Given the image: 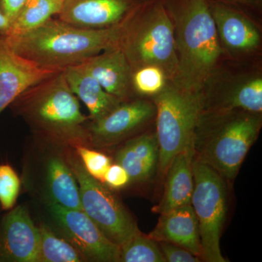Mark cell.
<instances>
[{
    "instance_id": "cell-1",
    "label": "cell",
    "mask_w": 262,
    "mask_h": 262,
    "mask_svg": "<svg viewBox=\"0 0 262 262\" xmlns=\"http://www.w3.org/2000/svg\"><path fill=\"white\" fill-rule=\"evenodd\" d=\"M63 71L24 91L10 105V110L23 119L33 135L73 149L91 148L89 117L81 112L80 101Z\"/></svg>"
},
{
    "instance_id": "cell-2",
    "label": "cell",
    "mask_w": 262,
    "mask_h": 262,
    "mask_svg": "<svg viewBox=\"0 0 262 262\" xmlns=\"http://www.w3.org/2000/svg\"><path fill=\"white\" fill-rule=\"evenodd\" d=\"M173 31L178 72L173 83L198 94L224 58L207 0H160Z\"/></svg>"
},
{
    "instance_id": "cell-3",
    "label": "cell",
    "mask_w": 262,
    "mask_h": 262,
    "mask_svg": "<svg viewBox=\"0 0 262 262\" xmlns=\"http://www.w3.org/2000/svg\"><path fill=\"white\" fill-rule=\"evenodd\" d=\"M119 28H80L53 18L31 32L3 39L15 53L38 67L62 71L117 47Z\"/></svg>"
},
{
    "instance_id": "cell-4",
    "label": "cell",
    "mask_w": 262,
    "mask_h": 262,
    "mask_svg": "<svg viewBox=\"0 0 262 262\" xmlns=\"http://www.w3.org/2000/svg\"><path fill=\"white\" fill-rule=\"evenodd\" d=\"M262 114L239 110H201L193 139L194 160L233 182L259 136Z\"/></svg>"
},
{
    "instance_id": "cell-5",
    "label": "cell",
    "mask_w": 262,
    "mask_h": 262,
    "mask_svg": "<svg viewBox=\"0 0 262 262\" xmlns=\"http://www.w3.org/2000/svg\"><path fill=\"white\" fill-rule=\"evenodd\" d=\"M117 48L130 63L131 70L158 66L173 82L178 60L173 27L160 0H146L120 26Z\"/></svg>"
},
{
    "instance_id": "cell-6",
    "label": "cell",
    "mask_w": 262,
    "mask_h": 262,
    "mask_svg": "<svg viewBox=\"0 0 262 262\" xmlns=\"http://www.w3.org/2000/svg\"><path fill=\"white\" fill-rule=\"evenodd\" d=\"M24 162L23 184L43 204L82 210L80 190L69 161L71 147L33 135Z\"/></svg>"
},
{
    "instance_id": "cell-7",
    "label": "cell",
    "mask_w": 262,
    "mask_h": 262,
    "mask_svg": "<svg viewBox=\"0 0 262 262\" xmlns=\"http://www.w3.org/2000/svg\"><path fill=\"white\" fill-rule=\"evenodd\" d=\"M151 100L156 106L155 130L160 151L157 176L163 182L172 160L194 139L202 103L199 93L184 91L173 82Z\"/></svg>"
},
{
    "instance_id": "cell-8",
    "label": "cell",
    "mask_w": 262,
    "mask_h": 262,
    "mask_svg": "<svg viewBox=\"0 0 262 262\" xmlns=\"http://www.w3.org/2000/svg\"><path fill=\"white\" fill-rule=\"evenodd\" d=\"M199 94L202 110L262 114V60L237 61L224 57L205 80Z\"/></svg>"
},
{
    "instance_id": "cell-9",
    "label": "cell",
    "mask_w": 262,
    "mask_h": 262,
    "mask_svg": "<svg viewBox=\"0 0 262 262\" xmlns=\"http://www.w3.org/2000/svg\"><path fill=\"white\" fill-rule=\"evenodd\" d=\"M194 187L191 205L198 220L201 261L227 262L220 238L228 211V183L206 164L193 161Z\"/></svg>"
},
{
    "instance_id": "cell-10",
    "label": "cell",
    "mask_w": 262,
    "mask_h": 262,
    "mask_svg": "<svg viewBox=\"0 0 262 262\" xmlns=\"http://www.w3.org/2000/svg\"><path fill=\"white\" fill-rule=\"evenodd\" d=\"M69 161L78 184L82 211L110 241L121 248L140 232L135 219L114 189L86 171L73 148Z\"/></svg>"
},
{
    "instance_id": "cell-11",
    "label": "cell",
    "mask_w": 262,
    "mask_h": 262,
    "mask_svg": "<svg viewBox=\"0 0 262 262\" xmlns=\"http://www.w3.org/2000/svg\"><path fill=\"white\" fill-rule=\"evenodd\" d=\"M207 2L224 56L237 61L262 60L261 20L233 5Z\"/></svg>"
},
{
    "instance_id": "cell-12",
    "label": "cell",
    "mask_w": 262,
    "mask_h": 262,
    "mask_svg": "<svg viewBox=\"0 0 262 262\" xmlns=\"http://www.w3.org/2000/svg\"><path fill=\"white\" fill-rule=\"evenodd\" d=\"M156 106L150 98L122 101L106 116L87 122L91 148L110 149L155 127Z\"/></svg>"
},
{
    "instance_id": "cell-13",
    "label": "cell",
    "mask_w": 262,
    "mask_h": 262,
    "mask_svg": "<svg viewBox=\"0 0 262 262\" xmlns=\"http://www.w3.org/2000/svg\"><path fill=\"white\" fill-rule=\"evenodd\" d=\"M57 233L80 253L85 261L120 262V248L110 241L81 210L45 205Z\"/></svg>"
},
{
    "instance_id": "cell-14",
    "label": "cell",
    "mask_w": 262,
    "mask_h": 262,
    "mask_svg": "<svg viewBox=\"0 0 262 262\" xmlns=\"http://www.w3.org/2000/svg\"><path fill=\"white\" fill-rule=\"evenodd\" d=\"M146 0H63L57 18L89 29L115 28Z\"/></svg>"
},
{
    "instance_id": "cell-15",
    "label": "cell",
    "mask_w": 262,
    "mask_h": 262,
    "mask_svg": "<svg viewBox=\"0 0 262 262\" xmlns=\"http://www.w3.org/2000/svg\"><path fill=\"white\" fill-rule=\"evenodd\" d=\"M39 232L28 208L19 206L0 221V262H39Z\"/></svg>"
},
{
    "instance_id": "cell-16",
    "label": "cell",
    "mask_w": 262,
    "mask_h": 262,
    "mask_svg": "<svg viewBox=\"0 0 262 262\" xmlns=\"http://www.w3.org/2000/svg\"><path fill=\"white\" fill-rule=\"evenodd\" d=\"M60 72L38 67L15 53L0 38V113L29 87Z\"/></svg>"
},
{
    "instance_id": "cell-17",
    "label": "cell",
    "mask_w": 262,
    "mask_h": 262,
    "mask_svg": "<svg viewBox=\"0 0 262 262\" xmlns=\"http://www.w3.org/2000/svg\"><path fill=\"white\" fill-rule=\"evenodd\" d=\"M115 163L126 170L130 184H144L156 177L160 151L155 127L117 146Z\"/></svg>"
},
{
    "instance_id": "cell-18",
    "label": "cell",
    "mask_w": 262,
    "mask_h": 262,
    "mask_svg": "<svg viewBox=\"0 0 262 262\" xmlns=\"http://www.w3.org/2000/svg\"><path fill=\"white\" fill-rule=\"evenodd\" d=\"M80 64L89 71L108 94L122 101L134 98L130 90V65L120 48L105 50Z\"/></svg>"
},
{
    "instance_id": "cell-19",
    "label": "cell",
    "mask_w": 262,
    "mask_h": 262,
    "mask_svg": "<svg viewBox=\"0 0 262 262\" xmlns=\"http://www.w3.org/2000/svg\"><path fill=\"white\" fill-rule=\"evenodd\" d=\"M148 235L157 242L170 243L186 248L201 259L199 227L191 204L160 213L158 224Z\"/></svg>"
},
{
    "instance_id": "cell-20",
    "label": "cell",
    "mask_w": 262,
    "mask_h": 262,
    "mask_svg": "<svg viewBox=\"0 0 262 262\" xmlns=\"http://www.w3.org/2000/svg\"><path fill=\"white\" fill-rule=\"evenodd\" d=\"M193 141L179 153L169 165L165 178L163 195L152 211L164 213L173 208L191 204L194 187Z\"/></svg>"
},
{
    "instance_id": "cell-21",
    "label": "cell",
    "mask_w": 262,
    "mask_h": 262,
    "mask_svg": "<svg viewBox=\"0 0 262 262\" xmlns=\"http://www.w3.org/2000/svg\"><path fill=\"white\" fill-rule=\"evenodd\" d=\"M69 87L89 112V120L96 121L117 107L121 100L108 94L93 75L81 64L63 71Z\"/></svg>"
},
{
    "instance_id": "cell-22",
    "label": "cell",
    "mask_w": 262,
    "mask_h": 262,
    "mask_svg": "<svg viewBox=\"0 0 262 262\" xmlns=\"http://www.w3.org/2000/svg\"><path fill=\"white\" fill-rule=\"evenodd\" d=\"M62 0H28L10 24L5 37L26 34L41 27L61 12ZM4 38V37H3Z\"/></svg>"
},
{
    "instance_id": "cell-23",
    "label": "cell",
    "mask_w": 262,
    "mask_h": 262,
    "mask_svg": "<svg viewBox=\"0 0 262 262\" xmlns=\"http://www.w3.org/2000/svg\"><path fill=\"white\" fill-rule=\"evenodd\" d=\"M39 232V262H84L80 253L49 226H37Z\"/></svg>"
},
{
    "instance_id": "cell-24",
    "label": "cell",
    "mask_w": 262,
    "mask_h": 262,
    "mask_svg": "<svg viewBox=\"0 0 262 262\" xmlns=\"http://www.w3.org/2000/svg\"><path fill=\"white\" fill-rule=\"evenodd\" d=\"M172 82L158 66L147 65L131 70L130 90L133 98H154Z\"/></svg>"
},
{
    "instance_id": "cell-25",
    "label": "cell",
    "mask_w": 262,
    "mask_h": 262,
    "mask_svg": "<svg viewBox=\"0 0 262 262\" xmlns=\"http://www.w3.org/2000/svg\"><path fill=\"white\" fill-rule=\"evenodd\" d=\"M120 262H165V260L158 243L140 231L120 248Z\"/></svg>"
},
{
    "instance_id": "cell-26",
    "label": "cell",
    "mask_w": 262,
    "mask_h": 262,
    "mask_svg": "<svg viewBox=\"0 0 262 262\" xmlns=\"http://www.w3.org/2000/svg\"><path fill=\"white\" fill-rule=\"evenodd\" d=\"M21 182L14 169L8 164H0V204L5 211L14 207Z\"/></svg>"
},
{
    "instance_id": "cell-27",
    "label": "cell",
    "mask_w": 262,
    "mask_h": 262,
    "mask_svg": "<svg viewBox=\"0 0 262 262\" xmlns=\"http://www.w3.org/2000/svg\"><path fill=\"white\" fill-rule=\"evenodd\" d=\"M75 151L86 171L91 177L103 182L105 173L111 165V158L104 153L87 146H78Z\"/></svg>"
},
{
    "instance_id": "cell-28",
    "label": "cell",
    "mask_w": 262,
    "mask_h": 262,
    "mask_svg": "<svg viewBox=\"0 0 262 262\" xmlns=\"http://www.w3.org/2000/svg\"><path fill=\"white\" fill-rule=\"evenodd\" d=\"M166 262H199L201 259L186 248L168 242H158Z\"/></svg>"
},
{
    "instance_id": "cell-29",
    "label": "cell",
    "mask_w": 262,
    "mask_h": 262,
    "mask_svg": "<svg viewBox=\"0 0 262 262\" xmlns=\"http://www.w3.org/2000/svg\"><path fill=\"white\" fill-rule=\"evenodd\" d=\"M103 183L111 189L119 190L130 184V177L123 167L115 163L108 167L103 177Z\"/></svg>"
},
{
    "instance_id": "cell-30",
    "label": "cell",
    "mask_w": 262,
    "mask_h": 262,
    "mask_svg": "<svg viewBox=\"0 0 262 262\" xmlns=\"http://www.w3.org/2000/svg\"><path fill=\"white\" fill-rule=\"evenodd\" d=\"M208 2H218L237 7L244 10L253 18L261 21L262 0H207Z\"/></svg>"
},
{
    "instance_id": "cell-31",
    "label": "cell",
    "mask_w": 262,
    "mask_h": 262,
    "mask_svg": "<svg viewBox=\"0 0 262 262\" xmlns=\"http://www.w3.org/2000/svg\"><path fill=\"white\" fill-rule=\"evenodd\" d=\"M27 1L28 0H0V9L11 24Z\"/></svg>"
},
{
    "instance_id": "cell-32",
    "label": "cell",
    "mask_w": 262,
    "mask_h": 262,
    "mask_svg": "<svg viewBox=\"0 0 262 262\" xmlns=\"http://www.w3.org/2000/svg\"><path fill=\"white\" fill-rule=\"evenodd\" d=\"M10 23L0 9V38L5 37L9 31Z\"/></svg>"
},
{
    "instance_id": "cell-33",
    "label": "cell",
    "mask_w": 262,
    "mask_h": 262,
    "mask_svg": "<svg viewBox=\"0 0 262 262\" xmlns=\"http://www.w3.org/2000/svg\"><path fill=\"white\" fill-rule=\"evenodd\" d=\"M62 1H63V0H62Z\"/></svg>"
}]
</instances>
